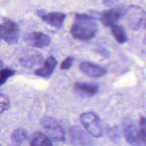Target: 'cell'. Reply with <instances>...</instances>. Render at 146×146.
Here are the masks:
<instances>
[{
	"label": "cell",
	"instance_id": "cell-21",
	"mask_svg": "<svg viewBox=\"0 0 146 146\" xmlns=\"http://www.w3.org/2000/svg\"><path fill=\"white\" fill-rule=\"evenodd\" d=\"M104 4L107 7H113L118 3V0H103Z\"/></svg>",
	"mask_w": 146,
	"mask_h": 146
},
{
	"label": "cell",
	"instance_id": "cell-5",
	"mask_svg": "<svg viewBox=\"0 0 146 146\" xmlns=\"http://www.w3.org/2000/svg\"><path fill=\"white\" fill-rule=\"evenodd\" d=\"M1 38L9 44H14L18 41L19 31L17 24L9 19H4L0 27Z\"/></svg>",
	"mask_w": 146,
	"mask_h": 146
},
{
	"label": "cell",
	"instance_id": "cell-1",
	"mask_svg": "<svg viewBox=\"0 0 146 146\" xmlns=\"http://www.w3.org/2000/svg\"><path fill=\"white\" fill-rule=\"evenodd\" d=\"M98 30L96 19L87 14H76L71 29V34L79 40H89L95 36Z\"/></svg>",
	"mask_w": 146,
	"mask_h": 146
},
{
	"label": "cell",
	"instance_id": "cell-13",
	"mask_svg": "<svg viewBox=\"0 0 146 146\" xmlns=\"http://www.w3.org/2000/svg\"><path fill=\"white\" fill-rule=\"evenodd\" d=\"M57 64V61L53 56H50L46 60L41 68L35 70L36 75L38 76L47 78L52 74L54 68Z\"/></svg>",
	"mask_w": 146,
	"mask_h": 146
},
{
	"label": "cell",
	"instance_id": "cell-3",
	"mask_svg": "<svg viewBox=\"0 0 146 146\" xmlns=\"http://www.w3.org/2000/svg\"><path fill=\"white\" fill-rule=\"evenodd\" d=\"M80 121L86 131L94 138L103 135V130L98 117L93 112L84 113L80 116Z\"/></svg>",
	"mask_w": 146,
	"mask_h": 146
},
{
	"label": "cell",
	"instance_id": "cell-20",
	"mask_svg": "<svg viewBox=\"0 0 146 146\" xmlns=\"http://www.w3.org/2000/svg\"><path fill=\"white\" fill-rule=\"evenodd\" d=\"M73 61H74V58L73 57H67L61 64V69H68L71 67L73 65Z\"/></svg>",
	"mask_w": 146,
	"mask_h": 146
},
{
	"label": "cell",
	"instance_id": "cell-14",
	"mask_svg": "<svg viewBox=\"0 0 146 146\" xmlns=\"http://www.w3.org/2000/svg\"><path fill=\"white\" fill-rule=\"evenodd\" d=\"M30 146H53L51 140L46 134L36 132L29 138Z\"/></svg>",
	"mask_w": 146,
	"mask_h": 146
},
{
	"label": "cell",
	"instance_id": "cell-16",
	"mask_svg": "<svg viewBox=\"0 0 146 146\" xmlns=\"http://www.w3.org/2000/svg\"><path fill=\"white\" fill-rule=\"evenodd\" d=\"M28 139V132L24 128H17L14 130L11 135V141L15 146H21Z\"/></svg>",
	"mask_w": 146,
	"mask_h": 146
},
{
	"label": "cell",
	"instance_id": "cell-7",
	"mask_svg": "<svg viewBox=\"0 0 146 146\" xmlns=\"http://www.w3.org/2000/svg\"><path fill=\"white\" fill-rule=\"evenodd\" d=\"M70 141L74 146H93L94 141L91 139L90 135L86 131L79 126H73L69 131Z\"/></svg>",
	"mask_w": 146,
	"mask_h": 146
},
{
	"label": "cell",
	"instance_id": "cell-4",
	"mask_svg": "<svg viewBox=\"0 0 146 146\" xmlns=\"http://www.w3.org/2000/svg\"><path fill=\"white\" fill-rule=\"evenodd\" d=\"M124 17L126 18L127 23L130 28L133 30H138L145 24L146 13L141 7L131 6L126 8Z\"/></svg>",
	"mask_w": 146,
	"mask_h": 146
},
{
	"label": "cell",
	"instance_id": "cell-8",
	"mask_svg": "<svg viewBox=\"0 0 146 146\" xmlns=\"http://www.w3.org/2000/svg\"><path fill=\"white\" fill-rule=\"evenodd\" d=\"M125 11L126 8L125 7H116L101 13L100 20L104 26L111 27L116 24L117 21L125 15Z\"/></svg>",
	"mask_w": 146,
	"mask_h": 146
},
{
	"label": "cell",
	"instance_id": "cell-19",
	"mask_svg": "<svg viewBox=\"0 0 146 146\" xmlns=\"http://www.w3.org/2000/svg\"><path fill=\"white\" fill-rule=\"evenodd\" d=\"M0 101H1V113H3L9 108L10 101L9 97L3 94L0 95Z\"/></svg>",
	"mask_w": 146,
	"mask_h": 146
},
{
	"label": "cell",
	"instance_id": "cell-11",
	"mask_svg": "<svg viewBox=\"0 0 146 146\" xmlns=\"http://www.w3.org/2000/svg\"><path fill=\"white\" fill-rule=\"evenodd\" d=\"M80 69L86 75L90 77H95V78L103 76L106 73V71L100 66L96 65V64L87 62V61L83 62L80 64Z\"/></svg>",
	"mask_w": 146,
	"mask_h": 146
},
{
	"label": "cell",
	"instance_id": "cell-22",
	"mask_svg": "<svg viewBox=\"0 0 146 146\" xmlns=\"http://www.w3.org/2000/svg\"><path fill=\"white\" fill-rule=\"evenodd\" d=\"M145 27L146 28V19H145Z\"/></svg>",
	"mask_w": 146,
	"mask_h": 146
},
{
	"label": "cell",
	"instance_id": "cell-2",
	"mask_svg": "<svg viewBox=\"0 0 146 146\" xmlns=\"http://www.w3.org/2000/svg\"><path fill=\"white\" fill-rule=\"evenodd\" d=\"M41 125L51 141L56 142L65 141V132L56 120L51 117L46 116L41 119Z\"/></svg>",
	"mask_w": 146,
	"mask_h": 146
},
{
	"label": "cell",
	"instance_id": "cell-9",
	"mask_svg": "<svg viewBox=\"0 0 146 146\" xmlns=\"http://www.w3.org/2000/svg\"><path fill=\"white\" fill-rule=\"evenodd\" d=\"M24 39L28 45L34 48H44L51 42L49 37L41 32L29 33L24 36Z\"/></svg>",
	"mask_w": 146,
	"mask_h": 146
},
{
	"label": "cell",
	"instance_id": "cell-12",
	"mask_svg": "<svg viewBox=\"0 0 146 146\" xmlns=\"http://www.w3.org/2000/svg\"><path fill=\"white\" fill-rule=\"evenodd\" d=\"M75 91L83 96H93L98 93V86L93 83H76L74 86Z\"/></svg>",
	"mask_w": 146,
	"mask_h": 146
},
{
	"label": "cell",
	"instance_id": "cell-10",
	"mask_svg": "<svg viewBox=\"0 0 146 146\" xmlns=\"http://www.w3.org/2000/svg\"><path fill=\"white\" fill-rule=\"evenodd\" d=\"M38 15L44 22L55 28H61L62 27L66 17L64 13L60 11H54L46 14L42 11H39L38 12Z\"/></svg>",
	"mask_w": 146,
	"mask_h": 146
},
{
	"label": "cell",
	"instance_id": "cell-17",
	"mask_svg": "<svg viewBox=\"0 0 146 146\" xmlns=\"http://www.w3.org/2000/svg\"><path fill=\"white\" fill-rule=\"evenodd\" d=\"M111 32H112L114 38L119 44H124L127 41L128 37L125 34V31H124V29L121 26L115 24L113 27H111Z\"/></svg>",
	"mask_w": 146,
	"mask_h": 146
},
{
	"label": "cell",
	"instance_id": "cell-18",
	"mask_svg": "<svg viewBox=\"0 0 146 146\" xmlns=\"http://www.w3.org/2000/svg\"><path fill=\"white\" fill-rule=\"evenodd\" d=\"M15 74V71L9 68H2L0 74V84L1 85L4 84V83L7 81L9 78L14 76Z\"/></svg>",
	"mask_w": 146,
	"mask_h": 146
},
{
	"label": "cell",
	"instance_id": "cell-6",
	"mask_svg": "<svg viewBox=\"0 0 146 146\" xmlns=\"http://www.w3.org/2000/svg\"><path fill=\"white\" fill-rule=\"evenodd\" d=\"M123 133L127 142L132 146H145L140 136V129L133 121L125 120L123 123Z\"/></svg>",
	"mask_w": 146,
	"mask_h": 146
},
{
	"label": "cell",
	"instance_id": "cell-15",
	"mask_svg": "<svg viewBox=\"0 0 146 146\" xmlns=\"http://www.w3.org/2000/svg\"><path fill=\"white\" fill-rule=\"evenodd\" d=\"M43 57L39 54H34L30 55L24 56L20 58V62L23 66L27 67L35 66L42 63Z\"/></svg>",
	"mask_w": 146,
	"mask_h": 146
}]
</instances>
